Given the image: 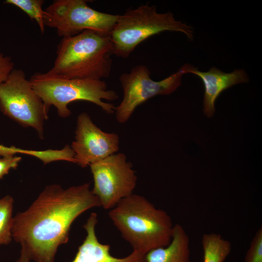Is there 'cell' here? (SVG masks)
Listing matches in <instances>:
<instances>
[{"label":"cell","mask_w":262,"mask_h":262,"mask_svg":"<svg viewBox=\"0 0 262 262\" xmlns=\"http://www.w3.org/2000/svg\"><path fill=\"white\" fill-rule=\"evenodd\" d=\"M185 65L186 73H192L198 76L203 82L205 88L203 112L209 117L213 115L215 101L224 90L235 84L249 81L248 76L243 69L226 73L213 66L208 71L203 72L192 65Z\"/></svg>","instance_id":"8fae6325"},{"label":"cell","mask_w":262,"mask_h":262,"mask_svg":"<svg viewBox=\"0 0 262 262\" xmlns=\"http://www.w3.org/2000/svg\"><path fill=\"white\" fill-rule=\"evenodd\" d=\"M112 55L110 34L86 30L62 38L49 71L66 78L102 80L110 74Z\"/></svg>","instance_id":"3957f363"},{"label":"cell","mask_w":262,"mask_h":262,"mask_svg":"<svg viewBox=\"0 0 262 262\" xmlns=\"http://www.w3.org/2000/svg\"><path fill=\"white\" fill-rule=\"evenodd\" d=\"M30 81L46 109L49 111L52 105L54 106L61 117L69 116L71 112L68 105L77 100L92 102L108 114L115 113L114 104L103 100H116L118 95L115 91L108 89L106 83L102 80L66 78L49 71L36 73Z\"/></svg>","instance_id":"277c9868"},{"label":"cell","mask_w":262,"mask_h":262,"mask_svg":"<svg viewBox=\"0 0 262 262\" xmlns=\"http://www.w3.org/2000/svg\"><path fill=\"white\" fill-rule=\"evenodd\" d=\"M21 157L15 155L2 156L0 158V180L12 169L16 168Z\"/></svg>","instance_id":"ac0fdd59"},{"label":"cell","mask_w":262,"mask_h":262,"mask_svg":"<svg viewBox=\"0 0 262 262\" xmlns=\"http://www.w3.org/2000/svg\"><path fill=\"white\" fill-rule=\"evenodd\" d=\"M89 166L94 180L92 191L104 209L111 210L133 194L137 178L124 153H114Z\"/></svg>","instance_id":"9c48e42d"},{"label":"cell","mask_w":262,"mask_h":262,"mask_svg":"<svg viewBox=\"0 0 262 262\" xmlns=\"http://www.w3.org/2000/svg\"><path fill=\"white\" fill-rule=\"evenodd\" d=\"M185 73V64L177 72L160 81H155L150 78L149 70L144 65H136L129 72L122 73L119 81L123 97L115 111L118 122H126L136 108L149 98L174 92L180 85L181 78Z\"/></svg>","instance_id":"ba28073f"},{"label":"cell","mask_w":262,"mask_h":262,"mask_svg":"<svg viewBox=\"0 0 262 262\" xmlns=\"http://www.w3.org/2000/svg\"><path fill=\"white\" fill-rule=\"evenodd\" d=\"M108 215L132 251L145 255L171 241L174 225L171 217L142 196L132 194L125 197Z\"/></svg>","instance_id":"7a4b0ae2"},{"label":"cell","mask_w":262,"mask_h":262,"mask_svg":"<svg viewBox=\"0 0 262 262\" xmlns=\"http://www.w3.org/2000/svg\"><path fill=\"white\" fill-rule=\"evenodd\" d=\"M0 110L22 126L34 129L43 138L49 111L22 70L14 69L0 83Z\"/></svg>","instance_id":"8992f818"},{"label":"cell","mask_w":262,"mask_h":262,"mask_svg":"<svg viewBox=\"0 0 262 262\" xmlns=\"http://www.w3.org/2000/svg\"><path fill=\"white\" fill-rule=\"evenodd\" d=\"M33 152L32 150H27V149H23L15 147H6L0 145V156L1 157L15 155L17 153L32 155Z\"/></svg>","instance_id":"ffe728a7"},{"label":"cell","mask_w":262,"mask_h":262,"mask_svg":"<svg viewBox=\"0 0 262 262\" xmlns=\"http://www.w3.org/2000/svg\"><path fill=\"white\" fill-rule=\"evenodd\" d=\"M164 31L181 32L189 40L194 37L192 28L170 12L158 13L155 6L148 4L128 9L119 15L110 33L113 55L127 58L141 43Z\"/></svg>","instance_id":"5b68a950"},{"label":"cell","mask_w":262,"mask_h":262,"mask_svg":"<svg viewBox=\"0 0 262 262\" xmlns=\"http://www.w3.org/2000/svg\"><path fill=\"white\" fill-rule=\"evenodd\" d=\"M145 256V262H190L189 237L181 225H174L170 243L149 251Z\"/></svg>","instance_id":"4fadbf2b"},{"label":"cell","mask_w":262,"mask_h":262,"mask_svg":"<svg viewBox=\"0 0 262 262\" xmlns=\"http://www.w3.org/2000/svg\"><path fill=\"white\" fill-rule=\"evenodd\" d=\"M15 64L12 58L4 55L0 48V83L6 80L14 68Z\"/></svg>","instance_id":"d6986e66"},{"label":"cell","mask_w":262,"mask_h":262,"mask_svg":"<svg viewBox=\"0 0 262 262\" xmlns=\"http://www.w3.org/2000/svg\"><path fill=\"white\" fill-rule=\"evenodd\" d=\"M98 214L92 213L83 225L86 235L71 262H145V255L132 251L128 255L118 258L110 253V245L100 243L96 235Z\"/></svg>","instance_id":"7c38bea8"},{"label":"cell","mask_w":262,"mask_h":262,"mask_svg":"<svg viewBox=\"0 0 262 262\" xmlns=\"http://www.w3.org/2000/svg\"><path fill=\"white\" fill-rule=\"evenodd\" d=\"M119 144V138L116 133L102 131L86 113L78 115L75 140L70 147L76 164L82 167L90 165L115 153Z\"/></svg>","instance_id":"30bf717a"},{"label":"cell","mask_w":262,"mask_h":262,"mask_svg":"<svg viewBox=\"0 0 262 262\" xmlns=\"http://www.w3.org/2000/svg\"><path fill=\"white\" fill-rule=\"evenodd\" d=\"M31 261L26 247L21 245L20 255L15 262H30Z\"/></svg>","instance_id":"44dd1931"},{"label":"cell","mask_w":262,"mask_h":262,"mask_svg":"<svg viewBox=\"0 0 262 262\" xmlns=\"http://www.w3.org/2000/svg\"><path fill=\"white\" fill-rule=\"evenodd\" d=\"M245 262H262V228L254 235L245 258Z\"/></svg>","instance_id":"e0dca14e"},{"label":"cell","mask_w":262,"mask_h":262,"mask_svg":"<svg viewBox=\"0 0 262 262\" xmlns=\"http://www.w3.org/2000/svg\"><path fill=\"white\" fill-rule=\"evenodd\" d=\"M201 245L203 262H224L231 249L230 242L214 232L204 234Z\"/></svg>","instance_id":"5bb4252c"},{"label":"cell","mask_w":262,"mask_h":262,"mask_svg":"<svg viewBox=\"0 0 262 262\" xmlns=\"http://www.w3.org/2000/svg\"><path fill=\"white\" fill-rule=\"evenodd\" d=\"M43 0H6V4L14 5L24 12L32 19L35 20L42 33L45 31L44 18L45 11L42 8Z\"/></svg>","instance_id":"2e32d148"},{"label":"cell","mask_w":262,"mask_h":262,"mask_svg":"<svg viewBox=\"0 0 262 262\" xmlns=\"http://www.w3.org/2000/svg\"><path fill=\"white\" fill-rule=\"evenodd\" d=\"M98 207L100 202L89 183L66 189L48 185L27 209L14 216L12 238L26 247L31 260L54 262L59 246L68 241L74 220Z\"/></svg>","instance_id":"6da1fadb"},{"label":"cell","mask_w":262,"mask_h":262,"mask_svg":"<svg viewBox=\"0 0 262 262\" xmlns=\"http://www.w3.org/2000/svg\"><path fill=\"white\" fill-rule=\"evenodd\" d=\"M85 0H55L45 11V26L56 29L59 36L69 37L86 30L110 34L119 15L98 11Z\"/></svg>","instance_id":"52a82bcc"},{"label":"cell","mask_w":262,"mask_h":262,"mask_svg":"<svg viewBox=\"0 0 262 262\" xmlns=\"http://www.w3.org/2000/svg\"><path fill=\"white\" fill-rule=\"evenodd\" d=\"M14 203V198L10 195L0 198V246L9 244L13 239Z\"/></svg>","instance_id":"9a60e30c"}]
</instances>
